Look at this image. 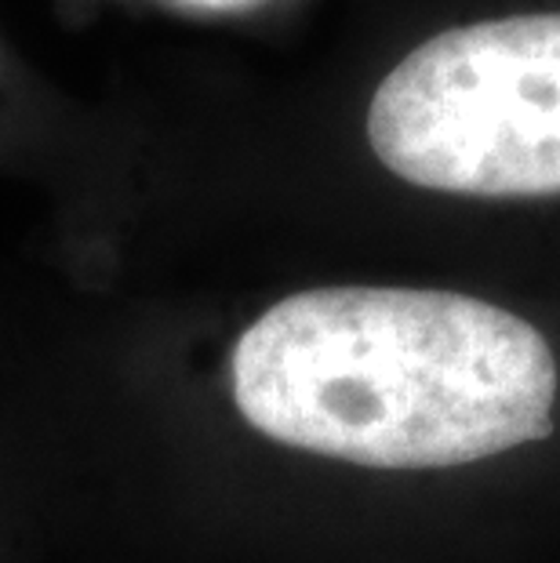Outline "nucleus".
I'll list each match as a JSON object with an SVG mask.
<instances>
[{"label":"nucleus","mask_w":560,"mask_h":563,"mask_svg":"<svg viewBox=\"0 0 560 563\" xmlns=\"http://www.w3.org/2000/svg\"><path fill=\"white\" fill-rule=\"evenodd\" d=\"M233 404L262 437L364 470H455L553 433L535 323L455 291L314 287L241 334Z\"/></svg>","instance_id":"1"},{"label":"nucleus","mask_w":560,"mask_h":563,"mask_svg":"<svg viewBox=\"0 0 560 563\" xmlns=\"http://www.w3.org/2000/svg\"><path fill=\"white\" fill-rule=\"evenodd\" d=\"M367 142L397 178L437 194H560V11L419 44L375 88Z\"/></svg>","instance_id":"2"}]
</instances>
